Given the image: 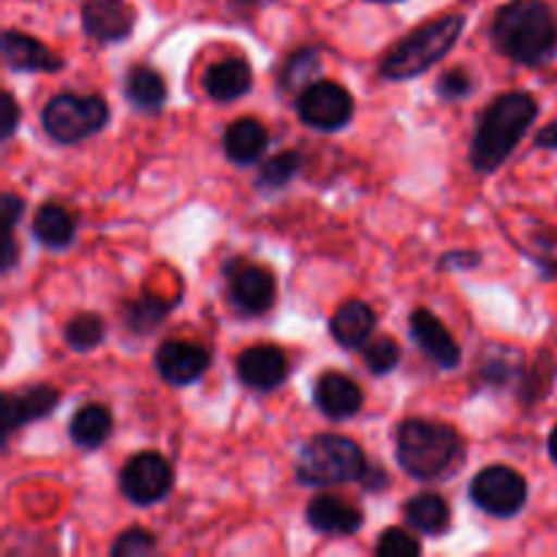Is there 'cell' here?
I'll list each match as a JSON object with an SVG mask.
<instances>
[{
  "label": "cell",
  "instance_id": "obj_1",
  "mask_svg": "<svg viewBox=\"0 0 557 557\" xmlns=\"http://www.w3.org/2000/svg\"><path fill=\"white\" fill-rule=\"evenodd\" d=\"M493 47L520 65L549 63L557 54V14L544 0H511L490 25Z\"/></svg>",
  "mask_w": 557,
  "mask_h": 557
},
{
  "label": "cell",
  "instance_id": "obj_2",
  "mask_svg": "<svg viewBox=\"0 0 557 557\" xmlns=\"http://www.w3.org/2000/svg\"><path fill=\"white\" fill-rule=\"evenodd\" d=\"M536 114L539 103L531 92L511 90L495 98L476 120L471 139V166L479 174L498 172L528 134Z\"/></svg>",
  "mask_w": 557,
  "mask_h": 557
},
{
  "label": "cell",
  "instance_id": "obj_3",
  "mask_svg": "<svg viewBox=\"0 0 557 557\" xmlns=\"http://www.w3.org/2000/svg\"><path fill=\"white\" fill-rule=\"evenodd\" d=\"M397 462L419 482L449 479L466 462V441L451 424L435 419H406L395 433Z\"/></svg>",
  "mask_w": 557,
  "mask_h": 557
},
{
  "label": "cell",
  "instance_id": "obj_4",
  "mask_svg": "<svg viewBox=\"0 0 557 557\" xmlns=\"http://www.w3.org/2000/svg\"><path fill=\"white\" fill-rule=\"evenodd\" d=\"M466 30V14H444L408 33L381 60V76L389 82H408L433 69L455 49Z\"/></svg>",
  "mask_w": 557,
  "mask_h": 557
},
{
  "label": "cell",
  "instance_id": "obj_5",
  "mask_svg": "<svg viewBox=\"0 0 557 557\" xmlns=\"http://www.w3.org/2000/svg\"><path fill=\"white\" fill-rule=\"evenodd\" d=\"M368 468V457L357 441L324 433L310 438L299 451L297 482L319 490L337 487V484L362 482Z\"/></svg>",
  "mask_w": 557,
  "mask_h": 557
},
{
  "label": "cell",
  "instance_id": "obj_6",
  "mask_svg": "<svg viewBox=\"0 0 557 557\" xmlns=\"http://www.w3.org/2000/svg\"><path fill=\"white\" fill-rule=\"evenodd\" d=\"M109 107L101 96L58 92L41 112V125L58 145H79L107 128Z\"/></svg>",
  "mask_w": 557,
  "mask_h": 557
},
{
  "label": "cell",
  "instance_id": "obj_7",
  "mask_svg": "<svg viewBox=\"0 0 557 557\" xmlns=\"http://www.w3.org/2000/svg\"><path fill=\"white\" fill-rule=\"evenodd\" d=\"M471 500L490 517L511 520L528 504V482L509 466H487L471 479Z\"/></svg>",
  "mask_w": 557,
  "mask_h": 557
},
{
  "label": "cell",
  "instance_id": "obj_8",
  "mask_svg": "<svg viewBox=\"0 0 557 557\" xmlns=\"http://www.w3.org/2000/svg\"><path fill=\"white\" fill-rule=\"evenodd\" d=\"M297 112L305 125L315 131H341L354 117V98L343 85L330 79L310 82L299 92Z\"/></svg>",
  "mask_w": 557,
  "mask_h": 557
},
{
  "label": "cell",
  "instance_id": "obj_9",
  "mask_svg": "<svg viewBox=\"0 0 557 557\" xmlns=\"http://www.w3.org/2000/svg\"><path fill=\"white\" fill-rule=\"evenodd\" d=\"M174 471L158 451H139L120 471V490L134 506H152L169 495Z\"/></svg>",
  "mask_w": 557,
  "mask_h": 557
},
{
  "label": "cell",
  "instance_id": "obj_10",
  "mask_svg": "<svg viewBox=\"0 0 557 557\" xmlns=\"http://www.w3.org/2000/svg\"><path fill=\"white\" fill-rule=\"evenodd\" d=\"M228 275V297L232 305L245 315H261L275 305V277L267 267L245 264V261H232L226 267Z\"/></svg>",
  "mask_w": 557,
  "mask_h": 557
},
{
  "label": "cell",
  "instance_id": "obj_11",
  "mask_svg": "<svg viewBox=\"0 0 557 557\" xmlns=\"http://www.w3.org/2000/svg\"><path fill=\"white\" fill-rule=\"evenodd\" d=\"M156 368L166 384H196L210 368V351L194 341H166L158 346Z\"/></svg>",
  "mask_w": 557,
  "mask_h": 557
},
{
  "label": "cell",
  "instance_id": "obj_12",
  "mask_svg": "<svg viewBox=\"0 0 557 557\" xmlns=\"http://www.w3.org/2000/svg\"><path fill=\"white\" fill-rule=\"evenodd\" d=\"M136 11L125 0H85L82 3V30L98 44H117L131 36Z\"/></svg>",
  "mask_w": 557,
  "mask_h": 557
},
{
  "label": "cell",
  "instance_id": "obj_13",
  "mask_svg": "<svg viewBox=\"0 0 557 557\" xmlns=\"http://www.w3.org/2000/svg\"><path fill=\"white\" fill-rule=\"evenodd\" d=\"M408 330H411L417 346L428 354L430 362H435L444 370H455L462 359L460 343L451 337V332L446 330L444 321L435 313H430L428 308H417L408 321Z\"/></svg>",
  "mask_w": 557,
  "mask_h": 557
},
{
  "label": "cell",
  "instance_id": "obj_14",
  "mask_svg": "<svg viewBox=\"0 0 557 557\" xmlns=\"http://www.w3.org/2000/svg\"><path fill=\"white\" fill-rule=\"evenodd\" d=\"M60 392L49 384H33L20 392L3 395V441L25 424L49 417L58 408Z\"/></svg>",
  "mask_w": 557,
  "mask_h": 557
},
{
  "label": "cell",
  "instance_id": "obj_15",
  "mask_svg": "<svg viewBox=\"0 0 557 557\" xmlns=\"http://www.w3.org/2000/svg\"><path fill=\"white\" fill-rule=\"evenodd\" d=\"M237 379L248 389L272 392L288 379V359L277 346H250L237 357Z\"/></svg>",
  "mask_w": 557,
  "mask_h": 557
},
{
  "label": "cell",
  "instance_id": "obj_16",
  "mask_svg": "<svg viewBox=\"0 0 557 557\" xmlns=\"http://www.w3.org/2000/svg\"><path fill=\"white\" fill-rule=\"evenodd\" d=\"M0 52H3L5 65L22 74H54L63 69V60L30 33L5 30L0 38Z\"/></svg>",
  "mask_w": 557,
  "mask_h": 557
},
{
  "label": "cell",
  "instance_id": "obj_17",
  "mask_svg": "<svg viewBox=\"0 0 557 557\" xmlns=\"http://www.w3.org/2000/svg\"><path fill=\"white\" fill-rule=\"evenodd\" d=\"M308 525L321 536H354L364 525L362 511L337 495H315L305 509Z\"/></svg>",
  "mask_w": 557,
  "mask_h": 557
},
{
  "label": "cell",
  "instance_id": "obj_18",
  "mask_svg": "<svg viewBox=\"0 0 557 557\" xmlns=\"http://www.w3.org/2000/svg\"><path fill=\"white\" fill-rule=\"evenodd\" d=\"M313 400L326 419L343 422V419H351L362 411L364 395L357 381L348 379V375L324 373L315 381Z\"/></svg>",
  "mask_w": 557,
  "mask_h": 557
},
{
  "label": "cell",
  "instance_id": "obj_19",
  "mask_svg": "<svg viewBox=\"0 0 557 557\" xmlns=\"http://www.w3.org/2000/svg\"><path fill=\"white\" fill-rule=\"evenodd\" d=\"M250 87H253V71L245 58L218 60L205 74L207 96L218 103L239 101L243 96H248Z\"/></svg>",
  "mask_w": 557,
  "mask_h": 557
},
{
  "label": "cell",
  "instance_id": "obj_20",
  "mask_svg": "<svg viewBox=\"0 0 557 557\" xmlns=\"http://www.w3.org/2000/svg\"><path fill=\"white\" fill-rule=\"evenodd\" d=\"M375 310L359 299H348L335 310L330 332L341 348H364L375 332Z\"/></svg>",
  "mask_w": 557,
  "mask_h": 557
},
{
  "label": "cell",
  "instance_id": "obj_21",
  "mask_svg": "<svg viewBox=\"0 0 557 557\" xmlns=\"http://www.w3.org/2000/svg\"><path fill=\"white\" fill-rule=\"evenodd\" d=\"M267 145H270V131L256 117L234 120L226 128V134H223L226 158L232 163H237V166H250V163L261 161Z\"/></svg>",
  "mask_w": 557,
  "mask_h": 557
},
{
  "label": "cell",
  "instance_id": "obj_22",
  "mask_svg": "<svg viewBox=\"0 0 557 557\" xmlns=\"http://www.w3.org/2000/svg\"><path fill=\"white\" fill-rule=\"evenodd\" d=\"M33 237L44 248L65 250L76 237V218L63 205H54V201L41 205L33 218Z\"/></svg>",
  "mask_w": 557,
  "mask_h": 557
},
{
  "label": "cell",
  "instance_id": "obj_23",
  "mask_svg": "<svg viewBox=\"0 0 557 557\" xmlns=\"http://www.w3.org/2000/svg\"><path fill=\"white\" fill-rule=\"evenodd\" d=\"M403 517H406L413 531L428 533V536H444L451 525L449 504L435 493H422L417 498L406 500Z\"/></svg>",
  "mask_w": 557,
  "mask_h": 557
},
{
  "label": "cell",
  "instance_id": "obj_24",
  "mask_svg": "<svg viewBox=\"0 0 557 557\" xmlns=\"http://www.w3.org/2000/svg\"><path fill=\"white\" fill-rule=\"evenodd\" d=\"M112 411L107 406H101V403H87L71 419L69 435L79 449L96 451L112 435Z\"/></svg>",
  "mask_w": 557,
  "mask_h": 557
},
{
  "label": "cell",
  "instance_id": "obj_25",
  "mask_svg": "<svg viewBox=\"0 0 557 557\" xmlns=\"http://www.w3.org/2000/svg\"><path fill=\"white\" fill-rule=\"evenodd\" d=\"M166 82L152 65H134L125 74V98L141 112H158L166 103Z\"/></svg>",
  "mask_w": 557,
  "mask_h": 557
},
{
  "label": "cell",
  "instance_id": "obj_26",
  "mask_svg": "<svg viewBox=\"0 0 557 557\" xmlns=\"http://www.w3.org/2000/svg\"><path fill=\"white\" fill-rule=\"evenodd\" d=\"M174 308V302H169V299H161V297H150V294H145V297L134 299V302H128L123 308V324L128 326L134 335H150L152 330H158V326L163 324V319L169 315V310Z\"/></svg>",
  "mask_w": 557,
  "mask_h": 557
},
{
  "label": "cell",
  "instance_id": "obj_27",
  "mask_svg": "<svg viewBox=\"0 0 557 557\" xmlns=\"http://www.w3.org/2000/svg\"><path fill=\"white\" fill-rule=\"evenodd\" d=\"M63 337L65 343H69V348H74V351H92V348L101 346L103 337H107V324H103V319L98 313H76L74 319L65 324Z\"/></svg>",
  "mask_w": 557,
  "mask_h": 557
},
{
  "label": "cell",
  "instance_id": "obj_28",
  "mask_svg": "<svg viewBox=\"0 0 557 557\" xmlns=\"http://www.w3.org/2000/svg\"><path fill=\"white\" fill-rule=\"evenodd\" d=\"M299 169H302V156H299L297 150L277 152L270 161L261 163L256 185H259V190H281L297 177Z\"/></svg>",
  "mask_w": 557,
  "mask_h": 557
},
{
  "label": "cell",
  "instance_id": "obj_29",
  "mask_svg": "<svg viewBox=\"0 0 557 557\" xmlns=\"http://www.w3.org/2000/svg\"><path fill=\"white\" fill-rule=\"evenodd\" d=\"M319 65H321L319 49L313 47L299 49V52H294L292 58H288L286 69H283L281 87L283 90H305V87L310 85V79L319 74Z\"/></svg>",
  "mask_w": 557,
  "mask_h": 557
},
{
  "label": "cell",
  "instance_id": "obj_30",
  "mask_svg": "<svg viewBox=\"0 0 557 557\" xmlns=\"http://www.w3.org/2000/svg\"><path fill=\"white\" fill-rule=\"evenodd\" d=\"M400 357H403L400 343L389 335L373 337V341H368V346H364V368H368L373 375L392 373V370L400 364Z\"/></svg>",
  "mask_w": 557,
  "mask_h": 557
},
{
  "label": "cell",
  "instance_id": "obj_31",
  "mask_svg": "<svg viewBox=\"0 0 557 557\" xmlns=\"http://www.w3.org/2000/svg\"><path fill=\"white\" fill-rule=\"evenodd\" d=\"M375 555L381 557H417L422 555V544L403 528H386L375 542Z\"/></svg>",
  "mask_w": 557,
  "mask_h": 557
},
{
  "label": "cell",
  "instance_id": "obj_32",
  "mask_svg": "<svg viewBox=\"0 0 557 557\" xmlns=\"http://www.w3.org/2000/svg\"><path fill=\"white\" fill-rule=\"evenodd\" d=\"M156 549H158V542L150 531H145V528H128V531L120 533V536L114 539L109 555L112 557H141V555H152Z\"/></svg>",
  "mask_w": 557,
  "mask_h": 557
},
{
  "label": "cell",
  "instance_id": "obj_33",
  "mask_svg": "<svg viewBox=\"0 0 557 557\" xmlns=\"http://www.w3.org/2000/svg\"><path fill=\"white\" fill-rule=\"evenodd\" d=\"M435 92H438L444 101H462L473 92V76L468 74L466 69H449L441 74L438 85H435Z\"/></svg>",
  "mask_w": 557,
  "mask_h": 557
},
{
  "label": "cell",
  "instance_id": "obj_34",
  "mask_svg": "<svg viewBox=\"0 0 557 557\" xmlns=\"http://www.w3.org/2000/svg\"><path fill=\"white\" fill-rule=\"evenodd\" d=\"M0 212H3V232H14L16 221H20L22 212H25V201L16 194H11V190H5V194L0 196Z\"/></svg>",
  "mask_w": 557,
  "mask_h": 557
},
{
  "label": "cell",
  "instance_id": "obj_35",
  "mask_svg": "<svg viewBox=\"0 0 557 557\" xmlns=\"http://www.w3.org/2000/svg\"><path fill=\"white\" fill-rule=\"evenodd\" d=\"M16 125H20V107H16L11 92H3V141H9L14 136Z\"/></svg>",
  "mask_w": 557,
  "mask_h": 557
},
{
  "label": "cell",
  "instance_id": "obj_36",
  "mask_svg": "<svg viewBox=\"0 0 557 557\" xmlns=\"http://www.w3.org/2000/svg\"><path fill=\"white\" fill-rule=\"evenodd\" d=\"M3 261H0V272L3 275H9L11 270L16 267V261H20V250H16V239H14V232H5V243H3Z\"/></svg>",
  "mask_w": 557,
  "mask_h": 557
},
{
  "label": "cell",
  "instance_id": "obj_37",
  "mask_svg": "<svg viewBox=\"0 0 557 557\" xmlns=\"http://www.w3.org/2000/svg\"><path fill=\"white\" fill-rule=\"evenodd\" d=\"M479 261H482V256H476V253H468V250H460V253H457V250H451V253H446L444 259H441V267H457V270H466V267H476Z\"/></svg>",
  "mask_w": 557,
  "mask_h": 557
},
{
  "label": "cell",
  "instance_id": "obj_38",
  "mask_svg": "<svg viewBox=\"0 0 557 557\" xmlns=\"http://www.w3.org/2000/svg\"><path fill=\"white\" fill-rule=\"evenodd\" d=\"M536 147H542V150H557V120H553V123L544 125V128L539 131Z\"/></svg>",
  "mask_w": 557,
  "mask_h": 557
},
{
  "label": "cell",
  "instance_id": "obj_39",
  "mask_svg": "<svg viewBox=\"0 0 557 557\" xmlns=\"http://www.w3.org/2000/svg\"><path fill=\"white\" fill-rule=\"evenodd\" d=\"M547 449H549V457H553V462H555V466H557V424H555V430H553V433H549Z\"/></svg>",
  "mask_w": 557,
  "mask_h": 557
},
{
  "label": "cell",
  "instance_id": "obj_40",
  "mask_svg": "<svg viewBox=\"0 0 557 557\" xmlns=\"http://www.w3.org/2000/svg\"><path fill=\"white\" fill-rule=\"evenodd\" d=\"M370 3H400V0H370Z\"/></svg>",
  "mask_w": 557,
  "mask_h": 557
},
{
  "label": "cell",
  "instance_id": "obj_41",
  "mask_svg": "<svg viewBox=\"0 0 557 557\" xmlns=\"http://www.w3.org/2000/svg\"><path fill=\"white\" fill-rule=\"evenodd\" d=\"M245 3H264V0H245Z\"/></svg>",
  "mask_w": 557,
  "mask_h": 557
}]
</instances>
